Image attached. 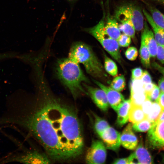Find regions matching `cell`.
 I'll return each mask as SVG.
<instances>
[{
  "label": "cell",
  "mask_w": 164,
  "mask_h": 164,
  "mask_svg": "<svg viewBox=\"0 0 164 164\" xmlns=\"http://www.w3.org/2000/svg\"><path fill=\"white\" fill-rule=\"evenodd\" d=\"M157 3L164 5V0H153Z\"/></svg>",
  "instance_id": "60d3db41"
},
{
  "label": "cell",
  "mask_w": 164,
  "mask_h": 164,
  "mask_svg": "<svg viewBox=\"0 0 164 164\" xmlns=\"http://www.w3.org/2000/svg\"><path fill=\"white\" fill-rule=\"evenodd\" d=\"M144 14L142 11L138 6L132 3L122 5L116 9L114 17L121 22L125 20L131 21L136 30H142L144 26Z\"/></svg>",
  "instance_id": "5b68a950"
},
{
  "label": "cell",
  "mask_w": 164,
  "mask_h": 164,
  "mask_svg": "<svg viewBox=\"0 0 164 164\" xmlns=\"http://www.w3.org/2000/svg\"><path fill=\"white\" fill-rule=\"evenodd\" d=\"M164 120V109H163L160 115L155 122L161 121Z\"/></svg>",
  "instance_id": "ab89813d"
},
{
  "label": "cell",
  "mask_w": 164,
  "mask_h": 164,
  "mask_svg": "<svg viewBox=\"0 0 164 164\" xmlns=\"http://www.w3.org/2000/svg\"><path fill=\"white\" fill-rule=\"evenodd\" d=\"M146 18L153 29L154 37L158 44L164 46V29L159 27L153 21L151 15L145 10H142Z\"/></svg>",
  "instance_id": "2e32d148"
},
{
  "label": "cell",
  "mask_w": 164,
  "mask_h": 164,
  "mask_svg": "<svg viewBox=\"0 0 164 164\" xmlns=\"http://www.w3.org/2000/svg\"><path fill=\"white\" fill-rule=\"evenodd\" d=\"M153 123L147 118L132 125L133 130L137 132H143L149 131Z\"/></svg>",
  "instance_id": "484cf974"
},
{
  "label": "cell",
  "mask_w": 164,
  "mask_h": 164,
  "mask_svg": "<svg viewBox=\"0 0 164 164\" xmlns=\"http://www.w3.org/2000/svg\"><path fill=\"white\" fill-rule=\"evenodd\" d=\"M138 54L137 49L134 46L130 47L128 48L125 53L126 58L131 61L135 60L137 58Z\"/></svg>",
  "instance_id": "f1b7e54d"
},
{
  "label": "cell",
  "mask_w": 164,
  "mask_h": 164,
  "mask_svg": "<svg viewBox=\"0 0 164 164\" xmlns=\"http://www.w3.org/2000/svg\"><path fill=\"white\" fill-rule=\"evenodd\" d=\"M83 85L97 106L102 111H106L109 103L105 92L101 88L93 87L84 83Z\"/></svg>",
  "instance_id": "30bf717a"
},
{
  "label": "cell",
  "mask_w": 164,
  "mask_h": 164,
  "mask_svg": "<svg viewBox=\"0 0 164 164\" xmlns=\"http://www.w3.org/2000/svg\"><path fill=\"white\" fill-rule=\"evenodd\" d=\"M130 160L132 164H151L153 162L149 152L140 143L135 151L130 155Z\"/></svg>",
  "instance_id": "5bb4252c"
},
{
  "label": "cell",
  "mask_w": 164,
  "mask_h": 164,
  "mask_svg": "<svg viewBox=\"0 0 164 164\" xmlns=\"http://www.w3.org/2000/svg\"><path fill=\"white\" fill-rule=\"evenodd\" d=\"M149 9L154 22L157 25L164 29V15L155 7L150 6Z\"/></svg>",
  "instance_id": "44dd1931"
},
{
  "label": "cell",
  "mask_w": 164,
  "mask_h": 164,
  "mask_svg": "<svg viewBox=\"0 0 164 164\" xmlns=\"http://www.w3.org/2000/svg\"><path fill=\"white\" fill-rule=\"evenodd\" d=\"M141 40L143 41L147 48L151 57H156L158 44L155 39L153 31L151 29L146 21L144 22V26L142 30Z\"/></svg>",
  "instance_id": "7c38bea8"
},
{
  "label": "cell",
  "mask_w": 164,
  "mask_h": 164,
  "mask_svg": "<svg viewBox=\"0 0 164 164\" xmlns=\"http://www.w3.org/2000/svg\"><path fill=\"white\" fill-rule=\"evenodd\" d=\"M146 118V116L141 106L131 105L129 110L128 120L133 124L140 121Z\"/></svg>",
  "instance_id": "ac0fdd59"
},
{
  "label": "cell",
  "mask_w": 164,
  "mask_h": 164,
  "mask_svg": "<svg viewBox=\"0 0 164 164\" xmlns=\"http://www.w3.org/2000/svg\"><path fill=\"white\" fill-rule=\"evenodd\" d=\"M146 99L145 91L131 93L130 99L131 105L141 106Z\"/></svg>",
  "instance_id": "d4e9b609"
},
{
  "label": "cell",
  "mask_w": 164,
  "mask_h": 164,
  "mask_svg": "<svg viewBox=\"0 0 164 164\" xmlns=\"http://www.w3.org/2000/svg\"><path fill=\"white\" fill-rule=\"evenodd\" d=\"M106 18L104 26L105 31L111 38L117 40L121 34L117 21L109 14Z\"/></svg>",
  "instance_id": "9a60e30c"
},
{
  "label": "cell",
  "mask_w": 164,
  "mask_h": 164,
  "mask_svg": "<svg viewBox=\"0 0 164 164\" xmlns=\"http://www.w3.org/2000/svg\"><path fill=\"white\" fill-rule=\"evenodd\" d=\"M157 102L161 106L162 109H164V93L161 91Z\"/></svg>",
  "instance_id": "8d00e7d4"
},
{
  "label": "cell",
  "mask_w": 164,
  "mask_h": 164,
  "mask_svg": "<svg viewBox=\"0 0 164 164\" xmlns=\"http://www.w3.org/2000/svg\"><path fill=\"white\" fill-rule=\"evenodd\" d=\"M113 163L114 164H128V158L116 159Z\"/></svg>",
  "instance_id": "74e56055"
},
{
  "label": "cell",
  "mask_w": 164,
  "mask_h": 164,
  "mask_svg": "<svg viewBox=\"0 0 164 164\" xmlns=\"http://www.w3.org/2000/svg\"><path fill=\"white\" fill-rule=\"evenodd\" d=\"M131 123L128 124L124 128L121 135V144L128 149L133 150L137 146L138 141Z\"/></svg>",
  "instance_id": "4fadbf2b"
},
{
  "label": "cell",
  "mask_w": 164,
  "mask_h": 164,
  "mask_svg": "<svg viewBox=\"0 0 164 164\" xmlns=\"http://www.w3.org/2000/svg\"></svg>",
  "instance_id": "7bdbcfd3"
},
{
  "label": "cell",
  "mask_w": 164,
  "mask_h": 164,
  "mask_svg": "<svg viewBox=\"0 0 164 164\" xmlns=\"http://www.w3.org/2000/svg\"><path fill=\"white\" fill-rule=\"evenodd\" d=\"M11 161L26 164H50L52 160L46 154L36 150L29 152L24 155L12 158Z\"/></svg>",
  "instance_id": "ba28073f"
},
{
  "label": "cell",
  "mask_w": 164,
  "mask_h": 164,
  "mask_svg": "<svg viewBox=\"0 0 164 164\" xmlns=\"http://www.w3.org/2000/svg\"><path fill=\"white\" fill-rule=\"evenodd\" d=\"M67 0V1L69 2H75L79 0Z\"/></svg>",
  "instance_id": "b9f144b4"
},
{
  "label": "cell",
  "mask_w": 164,
  "mask_h": 164,
  "mask_svg": "<svg viewBox=\"0 0 164 164\" xmlns=\"http://www.w3.org/2000/svg\"><path fill=\"white\" fill-rule=\"evenodd\" d=\"M160 93L161 91L158 86L155 84L153 89L146 99H149L152 102H157Z\"/></svg>",
  "instance_id": "f546056e"
},
{
  "label": "cell",
  "mask_w": 164,
  "mask_h": 164,
  "mask_svg": "<svg viewBox=\"0 0 164 164\" xmlns=\"http://www.w3.org/2000/svg\"><path fill=\"white\" fill-rule=\"evenodd\" d=\"M156 57L161 63L164 64V46L158 44Z\"/></svg>",
  "instance_id": "d6a6232c"
},
{
  "label": "cell",
  "mask_w": 164,
  "mask_h": 164,
  "mask_svg": "<svg viewBox=\"0 0 164 164\" xmlns=\"http://www.w3.org/2000/svg\"><path fill=\"white\" fill-rule=\"evenodd\" d=\"M152 66L155 69L161 73L164 77V67L159 65L155 62H153L152 64Z\"/></svg>",
  "instance_id": "d590c367"
},
{
  "label": "cell",
  "mask_w": 164,
  "mask_h": 164,
  "mask_svg": "<svg viewBox=\"0 0 164 164\" xmlns=\"http://www.w3.org/2000/svg\"><path fill=\"white\" fill-rule=\"evenodd\" d=\"M144 71L140 67L135 68L131 71L132 80H141Z\"/></svg>",
  "instance_id": "4dcf8cb0"
},
{
  "label": "cell",
  "mask_w": 164,
  "mask_h": 164,
  "mask_svg": "<svg viewBox=\"0 0 164 164\" xmlns=\"http://www.w3.org/2000/svg\"><path fill=\"white\" fill-rule=\"evenodd\" d=\"M139 53L141 62L143 65L146 68H150V54L147 48L142 40H141Z\"/></svg>",
  "instance_id": "d6986e66"
},
{
  "label": "cell",
  "mask_w": 164,
  "mask_h": 164,
  "mask_svg": "<svg viewBox=\"0 0 164 164\" xmlns=\"http://www.w3.org/2000/svg\"><path fill=\"white\" fill-rule=\"evenodd\" d=\"M147 140L151 148L164 150V120L152 124L149 130Z\"/></svg>",
  "instance_id": "8992f818"
},
{
  "label": "cell",
  "mask_w": 164,
  "mask_h": 164,
  "mask_svg": "<svg viewBox=\"0 0 164 164\" xmlns=\"http://www.w3.org/2000/svg\"><path fill=\"white\" fill-rule=\"evenodd\" d=\"M131 106L130 99L125 100L117 110V123L119 126H122L128 122Z\"/></svg>",
  "instance_id": "e0dca14e"
},
{
  "label": "cell",
  "mask_w": 164,
  "mask_h": 164,
  "mask_svg": "<svg viewBox=\"0 0 164 164\" xmlns=\"http://www.w3.org/2000/svg\"><path fill=\"white\" fill-rule=\"evenodd\" d=\"M107 156L106 148L101 141H93L88 149L86 156V162L88 164H103Z\"/></svg>",
  "instance_id": "52a82bcc"
},
{
  "label": "cell",
  "mask_w": 164,
  "mask_h": 164,
  "mask_svg": "<svg viewBox=\"0 0 164 164\" xmlns=\"http://www.w3.org/2000/svg\"><path fill=\"white\" fill-rule=\"evenodd\" d=\"M131 38L129 36L123 33L121 34L117 41L119 46L127 47L131 43Z\"/></svg>",
  "instance_id": "83f0119b"
},
{
  "label": "cell",
  "mask_w": 164,
  "mask_h": 164,
  "mask_svg": "<svg viewBox=\"0 0 164 164\" xmlns=\"http://www.w3.org/2000/svg\"><path fill=\"white\" fill-rule=\"evenodd\" d=\"M141 80L143 84L152 82V78L150 74L147 71L145 70L143 72Z\"/></svg>",
  "instance_id": "836d02e7"
},
{
  "label": "cell",
  "mask_w": 164,
  "mask_h": 164,
  "mask_svg": "<svg viewBox=\"0 0 164 164\" xmlns=\"http://www.w3.org/2000/svg\"><path fill=\"white\" fill-rule=\"evenodd\" d=\"M79 64L67 57L59 59L56 66L58 78L75 99L77 98L81 93L87 94L82 84L83 82H89Z\"/></svg>",
  "instance_id": "7a4b0ae2"
},
{
  "label": "cell",
  "mask_w": 164,
  "mask_h": 164,
  "mask_svg": "<svg viewBox=\"0 0 164 164\" xmlns=\"http://www.w3.org/2000/svg\"><path fill=\"white\" fill-rule=\"evenodd\" d=\"M152 103L151 101L146 99L143 103L141 107L144 114L146 116L149 113L152 108Z\"/></svg>",
  "instance_id": "1f68e13d"
},
{
  "label": "cell",
  "mask_w": 164,
  "mask_h": 164,
  "mask_svg": "<svg viewBox=\"0 0 164 164\" xmlns=\"http://www.w3.org/2000/svg\"><path fill=\"white\" fill-rule=\"evenodd\" d=\"M158 87L161 92L164 93V77H162L158 81Z\"/></svg>",
  "instance_id": "f35d334b"
},
{
  "label": "cell",
  "mask_w": 164,
  "mask_h": 164,
  "mask_svg": "<svg viewBox=\"0 0 164 164\" xmlns=\"http://www.w3.org/2000/svg\"><path fill=\"white\" fill-rule=\"evenodd\" d=\"M107 148L117 151L120 147V134L113 128L109 127L100 135Z\"/></svg>",
  "instance_id": "9c48e42d"
},
{
  "label": "cell",
  "mask_w": 164,
  "mask_h": 164,
  "mask_svg": "<svg viewBox=\"0 0 164 164\" xmlns=\"http://www.w3.org/2000/svg\"><path fill=\"white\" fill-rule=\"evenodd\" d=\"M104 56V68L106 71L110 75L114 77L118 73V69L115 62L105 54Z\"/></svg>",
  "instance_id": "7402d4cb"
},
{
  "label": "cell",
  "mask_w": 164,
  "mask_h": 164,
  "mask_svg": "<svg viewBox=\"0 0 164 164\" xmlns=\"http://www.w3.org/2000/svg\"><path fill=\"white\" fill-rule=\"evenodd\" d=\"M94 128L98 134L100 135L106 128L110 126L105 120L95 115Z\"/></svg>",
  "instance_id": "4316f807"
},
{
  "label": "cell",
  "mask_w": 164,
  "mask_h": 164,
  "mask_svg": "<svg viewBox=\"0 0 164 164\" xmlns=\"http://www.w3.org/2000/svg\"><path fill=\"white\" fill-rule=\"evenodd\" d=\"M94 83L105 93L109 104L116 111L125 100L123 96L119 92L107 86L100 82L93 80Z\"/></svg>",
  "instance_id": "8fae6325"
},
{
  "label": "cell",
  "mask_w": 164,
  "mask_h": 164,
  "mask_svg": "<svg viewBox=\"0 0 164 164\" xmlns=\"http://www.w3.org/2000/svg\"><path fill=\"white\" fill-rule=\"evenodd\" d=\"M155 84L153 82L143 84V88L146 98L153 89Z\"/></svg>",
  "instance_id": "e575fe53"
},
{
  "label": "cell",
  "mask_w": 164,
  "mask_h": 164,
  "mask_svg": "<svg viewBox=\"0 0 164 164\" xmlns=\"http://www.w3.org/2000/svg\"><path fill=\"white\" fill-rule=\"evenodd\" d=\"M125 86V78L123 75H121L115 77L110 84L111 88L119 92L124 90Z\"/></svg>",
  "instance_id": "cb8c5ba5"
},
{
  "label": "cell",
  "mask_w": 164,
  "mask_h": 164,
  "mask_svg": "<svg viewBox=\"0 0 164 164\" xmlns=\"http://www.w3.org/2000/svg\"><path fill=\"white\" fill-rule=\"evenodd\" d=\"M162 110L158 103L152 102L151 110L146 118L153 124L157 120Z\"/></svg>",
  "instance_id": "603a6c76"
},
{
  "label": "cell",
  "mask_w": 164,
  "mask_h": 164,
  "mask_svg": "<svg viewBox=\"0 0 164 164\" xmlns=\"http://www.w3.org/2000/svg\"><path fill=\"white\" fill-rule=\"evenodd\" d=\"M120 22L119 27L121 32L131 38H134L136 29L132 22L129 20H124Z\"/></svg>",
  "instance_id": "ffe728a7"
},
{
  "label": "cell",
  "mask_w": 164,
  "mask_h": 164,
  "mask_svg": "<svg viewBox=\"0 0 164 164\" xmlns=\"http://www.w3.org/2000/svg\"><path fill=\"white\" fill-rule=\"evenodd\" d=\"M68 57L77 63L83 65L87 72L92 77L102 79L107 76L102 64L91 47L81 41L71 45Z\"/></svg>",
  "instance_id": "3957f363"
},
{
  "label": "cell",
  "mask_w": 164,
  "mask_h": 164,
  "mask_svg": "<svg viewBox=\"0 0 164 164\" xmlns=\"http://www.w3.org/2000/svg\"><path fill=\"white\" fill-rule=\"evenodd\" d=\"M37 94L32 108L22 124L37 140L51 160L64 162L78 158L84 142L75 109L53 93L44 74L35 76Z\"/></svg>",
  "instance_id": "6da1fadb"
},
{
  "label": "cell",
  "mask_w": 164,
  "mask_h": 164,
  "mask_svg": "<svg viewBox=\"0 0 164 164\" xmlns=\"http://www.w3.org/2000/svg\"><path fill=\"white\" fill-rule=\"evenodd\" d=\"M104 19L102 18L94 26L84 28L83 30L94 37L104 48L119 63L121 62L119 46L116 40L111 38L104 29Z\"/></svg>",
  "instance_id": "277c9868"
}]
</instances>
